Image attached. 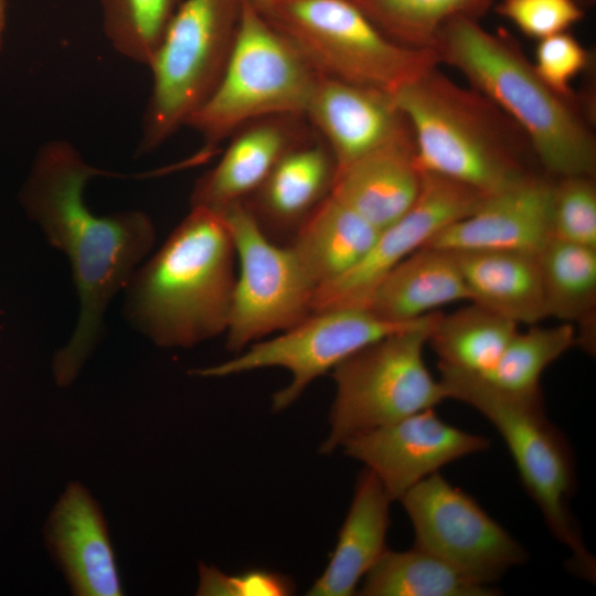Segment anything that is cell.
Wrapping results in <instances>:
<instances>
[{
    "mask_svg": "<svg viewBox=\"0 0 596 596\" xmlns=\"http://www.w3.org/2000/svg\"><path fill=\"white\" fill-rule=\"evenodd\" d=\"M260 12L323 77L394 95L438 64L432 49L387 38L352 0H273Z\"/></svg>",
    "mask_w": 596,
    "mask_h": 596,
    "instance_id": "cell-7",
    "label": "cell"
},
{
    "mask_svg": "<svg viewBox=\"0 0 596 596\" xmlns=\"http://www.w3.org/2000/svg\"><path fill=\"white\" fill-rule=\"evenodd\" d=\"M422 179L411 135L338 170L330 194L381 231L409 210Z\"/></svg>",
    "mask_w": 596,
    "mask_h": 596,
    "instance_id": "cell-19",
    "label": "cell"
},
{
    "mask_svg": "<svg viewBox=\"0 0 596 596\" xmlns=\"http://www.w3.org/2000/svg\"><path fill=\"white\" fill-rule=\"evenodd\" d=\"M551 223L557 240L596 248V187L590 175L557 178Z\"/></svg>",
    "mask_w": 596,
    "mask_h": 596,
    "instance_id": "cell-31",
    "label": "cell"
},
{
    "mask_svg": "<svg viewBox=\"0 0 596 596\" xmlns=\"http://www.w3.org/2000/svg\"><path fill=\"white\" fill-rule=\"evenodd\" d=\"M470 301L517 323L546 318L539 255L523 252H454Z\"/></svg>",
    "mask_w": 596,
    "mask_h": 596,
    "instance_id": "cell-23",
    "label": "cell"
},
{
    "mask_svg": "<svg viewBox=\"0 0 596 596\" xmlns=\"http://www.w3.org/2000/svg\"><path fill=\"white\" fill-rule=\"evenodd\" d=\"M295 590L289 577L279 573L254 570L238 575H226L214 566L200 564L198 595L248 596L291 595Z\"/></svg>",
    "mask_w": 596,
    "mask_h": 596,
    "instance_id": "cell-34",
    "label": "cell"
},
{
    "mask_svg": "<svg viewBox=\"0 0 596 596\" xmlns=\"http://www.w3.org/2000/svg\"><path fill=\"white\" fill-rule=\"evenodd\" d=\"M44 536L73 594L123 595L106 520L85 486L72 481L65 487L47 518Z\"/></svg>",
    "mask_w": 596,
    "mask_h": 596,
    "instance_id": "cell-16",
    "label": "cell"
},
{
    "mask_svg": "<svg viewBox=\"0 0 596 596\" xmlns=\"http://www.w3.org/2000/svg\"><path fill=\"white\" fill-rule=\"evenodd\" d=\"M379 233L380 230L329 194L287 245L317 289L351 269Z\"/></svg>",
    "mask_w": 596,
    "mask_h": 596,
    "instance_id": "cell-24",
    "label": "cell"
},
{
    "mask_svg": "<svg viewBox=\"0 0 596 596\" xmlns=\"http://www.w3.org/2000/svg\"><path fill=\"white\" fill-rule=\"evenodd\" d=\"M336 172L329 149L300 143L284 155L244 203L269 240L287 245L330 194Z\"/></svg>",
    "mask_w": 596,
    "mask_h": 596,
    "instance_id": "cell-18",
    "label": "cell"
},
{
    "mask_svg": "<svg viewBox=\"0 0 596 596\" xmlns=\"http://www.w3.org/2000/svg\"><path fill=\"white\" fill-rule=\"evenodd\" d=\"M487 196L453 179L423 171L419 193L409 210L380 231L371 248L351 269L315 290L311 311L364 309L391 269L438 232L476 211Z\"/></svg>",
    "mask_w": 596,
    "mask_h": 596,
    "instance_id": "cell-13",
    "label": "cell"
},
{
    "mask_svg": "<svg viewBox=\"0 0 596 596\" xmlns=\"http://www.w3.org/2000/svg\"><path fill=\"white\" fill-rule=\"evenodd\" d=\"M244 0H183L148 68L151 91L137 155L170 139L217 84L232 51Z\"/></svg>",
    "mask_w": 596,
    "mask_h": 596,
    "instance_id": "cell-9",
    "label": "cell"
},
{
    "mask_svg": "<svg viewBox=\"0 0 596 596\" xmlns=\"http://www.w3.org/2000/svg\"><path fill=\"white\" fill-rule=\"evenodd\" d=\"M235 262L233 240L222 215L191 206L124 288L126 318L162 348H190L225 332Z\"/></svg>",
    "mask_w": 596,
    "mask_h": 596,
    "instance_id": "cell-2",
    "label": "cell"
},
{
    "mask_svg": "<svg viewBox=\"0 0 596 596\" xmlns=\"http://www.w3.org/2000/svg\"><path fill=\"white\" fill-rule=\"evenodd\" d=\"M545 313L579 326L577 343L595 351L596 248L553 237L539 254Z\"/></svg>",
    "mask_w": 596,
    "mask_h": 596,
    "instance_id": "cell-25",
    "label": "cell"
},
{
    "mask_svg": "<svg viewBox=\"0 0 596 596\" xmlns=\"http://www.w3.org/2000/svg\"><path fill=\"white\" fill-rule=\"evenodd\" d=\"M554 181L534 174L489 195L466 217L448 225L426 244L451 252L504 251L539 255L554 237L551 199Z\"/></svg>",
    "mask_w": 596,
    "mask_h": 596,
    "instance_id": "cell-15",
    "label": "cell"
},
{
    "mask_svg": "<svg viewBox=\"0 0 596 596\" xmlns=\"http://www.w3.org/2000/svg\"><path fill=\"white\" fill-rule=\"evenodd\" d=\"M421 319L389 322L361 308L312 312L279 334L249 344L233 359L191 373L222 377L267 368L285 369L290 372L291 381L272 400L274 412H280L296 402L316 379L352 353Z\"/></svg>",
    "mask_w": 596,
    "mask_h": 596,
    "instance_id": "cell-12",
    "label": "cell"
},
{
    "mask_svg": "<svg viewBox=\"0 0 596 596\" xmlns=\"http://www.w3.org/2000/svg\"><path fill=\"white\" fill-rule=\"evenodd\" d=\"M489 446L488 438L444 422L432 407L359 434L342 447L377 477L394 501L444 466Z\"/></svg>",
    "mask_w": 596,
    "mask_h": 596,
    "instance_id": "cell-14",
    "label": "cell"
},
{
    "mask_svg": "<svg viewBox=\"0 0 596 596\" xmlns=\"http://www.w3.org/2000/svg\"><path fill=\"white\" fill-rule=\"evenodd\" d=\"M497 12L536 40L568 31L584 17L576 0H501Z\"/></svg>",
    "mask_w": 596,
    "mask_h": 596,
    "instance_id": "cell-32",
    "label": "cell"
},
{
    "mask_svg": "<svg viewBox=\"0 0 596 596\" xmlns=\"http://www.w3.org/2000/svg\"><path fill=\"white\" fill-rule=\"evenodd\" d=\"M392 500L377 477L365 468L339 532L324 572L308 592L310 596H351L386 550Z\"/></svg>",
    "mask_w": 596,
    "mask_h": 596,
    "instance_id": "cell-22",
    "label": "cell"
},
{
    "mask_svg": "<svg viewBox=\"0 0 596 596\" xmlns=\"http://www.w3.org/2000/svg\"><path fill=\"white\" fill-rule=\"evenodd\" d=\"M432 50L438 63L460 72L525 134L535 158L556 178L594 177L596 142L572 100L553 92L520 46L477 19L459 17L438 32Z\"/></svg>",
    "mask_w": 596,
    "mask_h": 596,
    "instance_id": "cell-3",
    "label": "cell"
},
{
    "mask_svg": "<svg viewBox=\"0 0 596 596\" xmlns=\"http://www.w3.org/2000/svg\"><path fill=\"white\" fill-rule=\"evenodd\" d=\"M438 372L447 398L475 408L497 429L550 532L568 549L573 572L594 581L595 557L568 508L576 488L574 454L565 435L546 416L542 394L510 395L476 374L443 365Z\"/></svg>",
    "mask_w": 596,
    "mask_h": 596,
    "instance_id": "cell-5",
    "label": "cell"
},
{
    "mask_svg": "<svg viewBox=\"0 0 596 596\" xmlns=\"http://www.w3.org/2000/svg\"><path fill=\"white\" fill-rule=\"evenodd\" d=\"M220 214L231 233L240 266L225 331L226 348L237 354L312 313L316 286L290 246L269 240L244 202Z\"/></svg>",
    "mask_w": 596,
    "mask_h": 596,
    "instance_id": "cell-10",
    "label": "cell"
},
{
    "mask_svg": "<svg viewBox=\"0 0 596 596\" xmlns=\"http://www.w3.org/2000/svg\"><path fill=\"white\" fill-rule=\"evenodd\" d=\"M394 42L432 49L449 21L485 13L491 0H352Z\"/></svg>",
    "mask_w": 596,
    "mask_h": 596,
    "instance_id": "cell-29",
    "label": "cell"
},
{
    "mask_svg": "<svg viewBox=\"0 0 596 596\" xmlns=\"http://www.w3.org/2000/svg\"><path fill=\"white\" fill-rule=\"evenodd\" d=\"M589 60L588 51L565 31L539 40L533 66L553 92L573 100L572 82L588 66Z\"/></svg>",
    "mask_w": 596,
    "mask_h": 596,
    "instance_id": "cell-33",
    "label": "cell"
},
{
    "mask_svg": "<svg viewBox=\"0 0 596 596\" xmlns=\"http://www.w3.org/2000/svg\"><path fill=\"white\" fill-rule=\"evenodd\" d=\"M577 344L573 324H532L507 344L494 366L480 376L493 389L515 396L541 394L540 380L545 369Z\"/></svg>",
    "mask_w": 596,
    "mask_h": 596,
    "instance_id": "cell-28",
    "label": "cell"
},
{
    "mask_svg": "<svg viewBox=\"0 0 596 596\" xmlns=\"http://www.w3.org/2000/svg\"><path fill=\"white\" fill-rule=\"evenodd\" d=\"M320 75L263 13L246 2L224 71L188 118L206 153L245 126L269 117L305 116Z\"/></svg>",
    "mask_w": 596,
    "mask_h": 596,
    "instance_id": "cell-6",
    "label": "cell"
},
{
    "mask_svg": "<svg viewBox=\"0 0 596 596\" xmlns=\"http://www.w3.org/2000/svg\"><path fill=\"white\" fill-rule=\"evenodd\" d=\"M582 7L590 4L593 0H576Z\"/></svg>",
    "mask_w": 596,
    "mask_h": 596,
    "instance_id": "cell-37",
    "label": "cell"
},
{
    "mask_svg": "<svg viewBox=\"0 0 596 596\" xmlns=\"http://www.w3.org/2000/svg\"><path fill=\"white\" fill-rule=\"evenodd\" d=\"M469 302L448 315L440 313L427 343L437 354L438 365L483 375L494 366L518 332V324Z\"/></svg>",
    "mask_w": 596,
    "mask_h": 596,
    "instance_id": "cell-26",
    "label": "cell"
},
{
    "mask_svg": "<svg viewBox=\"0 0 596 596\" xmlns=\"http://www.w3.org/2000/svg\"><path fill=\"white\" fill-rule=\"evenodd\" d=\"M440 558L413 547L386 549L362 579L363 596H497Z\"/></svg>",
    "mask_w": 596,
    "mask_h": 596,
    "instance_id": "cell-27",
    "label": "cell"
},
{
    "mask_svg": "<svg viewBox=\"0 0 596 596\" xmlns=\"http://www.w3.org/2000/svg\"><path fill=\"white\" fill-rule=\"evenodd\" d=\"M439 315L432 312L412 327L361 348L331 370L336 396L321 453L447 398L424 359V347Z\"/></svg>",
    "mask_w": 596,
    "mask_h": 596,
    "instance_id": "cell-8",
    "label": "cell"
},
{
    "mask_svg": "<svg viewBox=\"0 0 596 596\" xmlns=\"http://www.w3.org/2000/svg\"><path fill=\"white\" fill-rule=\"evenodd\" d=\"M8 23V0H0V52L3 47L4 34Z\"/></svg>",
    "mask_w": 596,
    "mask_h": 596,
    "instance_id": "cell-35",
    "label": "cell"
},
{
    "mask_svg": "<svg viewBox=\"0 0 596 596\" xmlns=\"http://www.w3.org/2000/svg\"><path fill=\"white\" fill-rule=\"evenodd\" d=\"M394 98L411 126L422 171L486 195L534 175L526 164V156L534 152L522 129L489 98L459 86L437 66Z\"/></svg>",
    "mask_w": 596,
    "mask_h": 596,
    "instance_id": "cell-4",
    "label": "cell"
},
{
    "mask_svg": "<svg viewBox=\"0 0 596 596\" xmlns=\"http://www.w3.org/2000/svg\"><path fill=\"white\" fill-rule=\"evenodd\" d=\"M103 33L113 50L148 67L183 0H98Z\"/></svg>",
    "mask_w": 596,
    "mask_h": 596,
    "instance_id": "cell-30",
    "label": "cell"
},
{
    "mask_svg": "<svg viewBox=\"0 0 596 596\" xmlns=\"http://www.w3.org/2000/svg\"><path fill=\"white\" fill-rule=\"evenodd\" d=\"M289 118L269 117L240 130L216 166L195 183L191 206L220 213L252 196L284 155L301 143Z\"/></svg>",
    "mask_w": 596,
    "mask_h": 596,
    "instance_id": "cell-20",
    "label": "cell"
},
{
    "mask_svg": "<svg viewBox=\"0 0 596 596\" xmlns=\"http://www.w3.org/2000/svg\"><path fill=\"white\" fill-rule=\"evenodd\" d=\"M414 531V546L472 581L490 586L529 553L477 501L440 473L423 479L400 499Z\"/></svg>",
    "mask_w": 596,
    "mask_h": 596,
    "instance_id": "cell-11",
    "label": "cell"
},
{
    "mask_svg": "<svg viewBox=\"0 0 596 596\" xmlns=\"http://www.w3.org/2000/svg\"><path fill=\"white\" fill-rule=\"evenodd\" d=\"M462 300L470 301V295L455 253L425 245L385 275L364 309L389 322L408 323Z\"/></svg>",
    "mask_w": 596,
    "mask_h": 596,
    "instance_id": "cell-21",
    "label": "cell"
},
{
    "mask_svg": "<svg viewBox=\"0 0 596 596\" xmlns=\"http://www.w3.org/2000/svg\"><path fill=\"white\" fill-rule=\"evenodd\" d=\"M100 172L67 140L40 146L19 191V202L51 245L72 266L81 310L68 343L53 359L60 386L70 385L97 343L105 311L151 251L155 226L137 210L94 214L85 203L87 181Z\"/></svg>",
    "mask_w": 596,
    "mask_h": 596,
    "instance_id": "cell-1",
    "label": "cell"
},
{
    "mask_svg": "<svg viewBox=\"0 0 596 596\" xmlns=\"http://www.w3.org/2000/svg\"><path fill=\"white\" fill-rule=\"evenodd\" d=\"M273 0H244L247 4L252 6L258 11L265 9Z\"/></svg>",
    "mask_w": 596,
    "mask_h": 596,
    "instance_id": "cell-36",
    "label": "cell"
},
{
    "mask_svg": "<svg viewBox=\"0 0 596 596\" xmlns=\"http://www.w3.org/2000/svg\"><path fill=\"white\" fill-rule=\"evenodd\" d=\"M305 116L327 140L337 171L413 135L394 95L320 76Z\"/></svg>",
    "mask_w": 596,
    "mask_h": 596,
    "instance_id": "cell-17",
    "label": "cell"
}]
</instances>
